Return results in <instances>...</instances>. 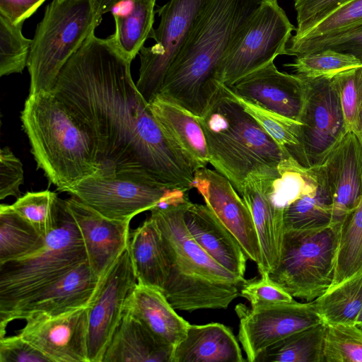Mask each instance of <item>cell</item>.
<instances>
[{
	"mask_svg": "<svg viewBox=\"0 0 362 362\" xmlns=\"http://www.w3.org/2000/svg\"><path fill=\"white\" fill-rule=\"evenodd\" d=\"M358 139L362 146V86H361V90L360 136Z\"/></svg>",
	"mask_w": 362,
	"mask_h": 362,
	"instance_id": "obj_48",
	"label": "cell"
},
{
	"mask_svg": "<svg viewBox=\"0 0 362 362\" xmlns=\"http://www.w3.org/2000/svg\"><path fill=\"white\" fill-rule=\"evenodd\" d=\"M296 27L277 0H263L223 57L218 80L230 87L245 76L286 54Z\"/></svg>",
	"mask_w": 362,
	"mask_h": 362,
	"instance_id": "obj_10",
	"label": "cell"
},
{
	"mask_svg": "<svg viewBox=\"0 0 362 362\" xmlns=\"http://www.w3.org/2000/svg\"><path fill=\"white\" fill-rule=\"evenodd\" d=\"M186 227L197 243L217 263L235 275L244 278L247 257L229 230L206 204H187Z\"/></svg>",
	"mask_w": 362,
	"mask_h": 362,
	"instance_id": "obj_23",
	"label": "cell"
},
{
	"mask_svg": "<svg viewBox=\"0 0 362 362\" xmlns=\"http://www.w3.org/2000/svg\"><path fill=\"white\" fill-rule=\"evenodd\" d=\"M127 8H114L115 33L110 35L119 51L132 62L153 29L156 0H124Z\"/></svg>",
	"mask_w": 362,
	"mask_h": 362,
	"instance_id": "obj_29",
	"label": "cell"
},
{
	"mask_svg": "<svg viewBox=\"0 0 362 362\" xmlns=\"http://www.w3.org/2000/svg\"><path fill=\"white\" fill-rule=\"evenodd\" d=\"M21 119L37 167L59 191L97 175L94 136L53 91L29 95Z\"/></svg>",
	"mask_w": 362,
	"mask_h": 362,
	"instance_id": "obj_4",
	"label": "cell"
},
{
	"mask_svg": "<svg viewBox=\"0 0 362 362\" xmlns=\"http://www.w3.org/2000/svg\"><path fill=\"white\" fill-rule=\"evenodd\" d=\"M303 79H332L351 69L362 67L361 62L351 54L325 49L296 57L284 64Z\"/></svg>",
	"mask_w": 362,
	"mask_h": 362,
	"instance_id": "obj_34",
	"label": "cell"
},
{
	"mask_svg": "<svg viewBox=\"0 0 362 362\" xmlns=\"http://www.w3.org/2000/svg\"><path fill=\"white\" fill-rule=\"evenodd\" d=\"M240 296L246 298L251 308L263 305L290 302L293 300L288 293L272 282L268 277L245 280L242 285Z\"/></svg>",
	"mask_w": 362,
	"mask_h": 362,
	"instance_id": "obj_42",
	"label": "cell"
},
{
	"mask_svg": "<svg viewBox=\"0 0 362 362\" xmlns=\"http://www.w3.org/2000/svg\"><path fill=\"white\" fill-rule=\"evenodd\" d=\"M16 25L0 16V76L22 73L27 66L32 40Z\"/></svg>",
	"mask_w": 362,
	"mask_h": 362,
	"instance_id": "obj_37",
	"label": "cell"
},
{
	"mask_svg": "<svg viewBox=\"0 0 362 362\" xmlns=\"http://www.w3.org/2000/svg\"><path fill=\"white\" fill-rule=\"evenodd\" d=\"M174 350L124 312L102 362H173Z\"/></svg>",
	"mask_w": 362,
	"mask_h": 362,
	"instance_id": "obj_26",
	"label": "cell"
},
{
	"mask_svg": "<svg viewBox=\"0 0 362 362\" xmlns=\"http://www.w3.org/2000/svg\"><path fill=\"white\" fill-rule=\"evenodd\" d=\"M263 0H206L158 95L200 117L216 95L218 72Z\"/></svg>",
	"mask_w": 362,
	"mask_h": 362,
	"instance_id": "obj_2",
	"label": "cell"
},
{
	"mask_svg": "<svg viewBox=\"0 0 362 362\" xmlns=\"http://www.w3.org/2000/svg\"><path fill=\"white\" fill-rule=\"evenodd\" d=\"M303 81V100L299 117L301 146L305 164L311 165L347 132L334 79Z\"/></svg>",
	"mask_w": 362,
	"mask_h": 362,
	"instance_id": "obj_15",
	"label": "cell"
},
{
	"mask_svg": "<svg viewBox=\"0 0 362 362\" xmlns=\"http://www.w3.org/2000/svg\"><path fill=\"white\" fill-rule=\"evenodd\" d=\"M192 188L234 235L247 258L259 265L261 250L251 213L229 180L216 170L201 168L194 173Z\"/></svg>",
	"mask_w": 362,
	"mask_h": 362,
	"instance_id": "obj_17",
	"label": "cell"
},
{
	"mask_svg": "<svg viewBox=\"0 0 362 362\" xmlns=\"http://www.w3.org/2000/svg\"><path fill=\"white\" fill-rule=\"evenodd\" d=\"M23 164L8 147L0 153V199L21 197L20 186L23 183Z\"/></svg>",
	"mask_w": 362,
	"mask_h": 362,
	"instance_id": "obj_43",
	"label": "cell"
},
{
	"mask_svg": "<svg viewBox=\"0 0 362 362\" xmlns=\"http://www.w3.org/2000/svg\"><path fill=\"white\" fill-rule=\"evenodd\" d=\"M355 325L362 329V307L357 316Z\"/></svg>",
	"mask_w": 362,
	"mask_h": 362,
	"instance_id": "obj_49",
	"label": "cell"
},
{
	"mask_svg": "<svg viewBox=\"0 0 362 362\" xmlns=\"http://www.w3.org/2000/svg\"><path fill=\"white\" fill-rule=\"evenodd\" d=\"M189 202L159 205L151 210L168 262L163 293L176 310L227 308L240 296L246 279L221 266L192 238L184 220Z\"/></svg>",
	"mask_w": 362,
	"mask_h": 362,
	"instance_id": "obj_3",
	"label": "cell"
},
{
	"mask_svg": "<svg viewBox=\"0 0 362 362\" xmlns=\"http://www.w3.org/2000/svg\"><path fill=\"white\" fill-rule=\"evenodd\" d=\"M229 88L265 109L299 121L304 81L294 74L279 71L274 61L245 76Z\"/></svg>",
	"mask_w": 362,
	"mask_h": 362,
	"instance_id": "obj_21",
	"label": "cell"
},
{
	"mask_svg": "<svg viewBox=\"0 0 362 362\" xmlns=\"http://www.w3.org/2000/svg\"><path fill=\"white\" fill-rule=\"evenodd\" d=\"M327 329L322 322L296 332L267 347L255 362H324Z\"/></svg>",
	"mask_w": 362,
	"mask_h": 362,
	"instance_id": "obj_31",
	"label": "cell"
},
{
	"mask_svg": "<svg viewBox=\"0 0 362 362\" xmlns=\"http://www.w3.org/2000/svg\"><path fill=\"white\" fill-rule=\"evenodd\" d=\"M124 0H93L95 9L102 16L112 10Z\"/></svg>",
	"mask_w": 362,
	"mask_h": 362,
	"instance_id": "obj_47",
	"label": "cell"
},
{
	"mask_svg": "<svg viewBox=\"0 0 362 362\" xmlns=\"http://www.w3.org/2000/svg\"><path fill=\"white\" fill-rule=\"evenodd\" d=\"M315 163L325 174L332 199V223H342L361 197L362 146L353 132H347Z\"/></svg>",
	"mask_w": 362,
	"mask_h": 362,
	"instance_id": "obj_19",
	"label": "cell"
},
{
	"mask_svg": "<svg viewBox=\"0 0 362 362\" xmlns=\"http://www.w3.org/2000/svg\"><path fill=\"white\" fill-rule=\"evenodd\" d=\"M102 277L93 272L88 262H84L65 274L14 312L9 317L8 323L15 320H23L32 313L57 315L89 306Z\"/></svg>",
	"mask_w": 362,
	"mask_h": 362,
	"instance_id": "obj_22",
	"label": "cell"
},
{
	"mask_svg": "<svg viewBox=\"0 0 362 362\" xmlns=\"http://www.w3.org/2000/svg\"><path fill=\"white\" fill-rule=\"evenodd\" d=\"M88 309L85 306L57 315L29 314L18 334L50 362H89Z\"/></svg>",
	"mask_w": 362,
	"mask_h": 362,
	"instance_id": "obj_16",
	"label": "cell"
},
{
	"mask_svg": "<svg viewBox=\"0 0 362 362\" xmlns=\"http://www.w3.org/2000/svg\"><path fill=\"white\" fill-rule=\"evenodd\" d=\"M274 199L284 209L285 230H313L332 223L333 205L322 167L292 156L281 160L274 177Z\"/></svg>",
	"mask_w": 362,
	"mask_h": 362,
	"instance_id": "obj_11",
	"label": "cell"
},
{
	"mask_svg": "<svg viewBox=\"0 0 362 362\" xmlns=\"http://www.w3.org/2000/svg\"><path fill=\"white\" fill-rule=\"evenodd\" d=\"M325 49L351 54L362 63V25L327 37L289 40L286 55L298 57Z\"/></svg>",
	"mask_w": 362,
	"mask_h": 362,
	"instance_id": "obj_40",
	"label": "cell"
},
{
	"mask_svg": "<svg viewBox=\"0 0 362 362\" xmlns=\"http://www.w3.org/2000/svg\"><path fill=\"white\" fill-rule=\"evenodd\" d=\"M347 0H294L297 27L294 35H299L325 15Z\"/></svg>",
	"mask_w": 362,
	"mask_h": 362,
	"instance_id": "obj_44",
	"label": "cell"
},
{
	"mask_svg": "<svg viewBox=\"0 0 362 362\" xmlns=\"http://www.w3.org/2000/svg\"><path fill=\"white\" fill-rule=\"evenodd\" d=\"M227 87L233 97L276 143L289 156L305 165L301 146V123L243 98Z\"/></svg>",
	"mask_w": 362,
	"mask_h": 362,
	"instance_id": "obj_33",
	"label": "cell"
},
{
	"mask_svg": "<svg viewBox=\"0 0 362 362\" xmlns=\"http://www.w3.org/2000/svg\"><path fill=\"white\" fill-rule=\"evenodd\" d=\"M189 191L119 175L90 176L63 190L106 218L130 222L157 206L189 201Z\"/></svg>",
	"mask_w": 362,
	"mask_h": 362,
	"instance_id": "obj_9",
	"label": "cell"
},
{
	"mask_svg": "<svg viewBox=\"0 0 362 362\" xmlns=\"http://www.w3.org/2000/svg\"><path fill=\"white\" fill-rule=\"evenodd\" d=\"M45 1L0 0V16L13 24H23Z\"/></svg>",
	"mask_w": 362,
	"mask_h": 362,
	"instance_id": "obj_46",
	"label": "cell"
},
{
	"mask_svg": "<svg viewBox=\"0 0 362 362\" xmlns=\"http://www.w3.org/2000/svg\"><path fill=\"white\" fill-rule=\"evenodd\" d=\"M324 362H362V329L356 325H327Z\"/></svg>",
	"mask_w": 362,
	"mask_h": 362,
	"instance_id": "obj_39",
	"label": "cell"
},
{
	"mask_svg": "<svg viewBox=\"0 0 362 362\" xmlns=\"http://www.w3.org/2000/svg\"><path fill=\"white\" fill-rule=\"evenodd\" d=\"M110 36L92 32L62 69L53 92L95 138L97 176L191 189L195 170L163 132Z\"/></svg>",
	"mask_w": 362,
	"mask_h": 362,
	"instance_id": "obj_1",
	"label": "cell"
},
{
	"mask_svg": "<svg viewBox=\"0 0 362 362\" xmlns=\"http://www.w3.org/2000/svg\"><path fill=\"white\" fill-rule=\"evenodd\" d=\"M362 269V193L358 206L342 222L334 281L339 283Z\"/></svg>",
	"mask_w": 362,
	"mask_h": 362,
	"instance_id": "obj_35",
	"label": "cell"
},
{
	"mask_svg": "<svg viewBox=\"0 0 362 362\" xmlns=\"http://www.w3.org/2000/svg\"><path fill=\"white\" fill-rule=\"evenodd\" d=\"M342 223L285 230L281 257L268 278L293 298L312 301L333 284Z\"/></svg>",
	"mask_w": 362,
	"mask_h": 362,
	"instance_id": "obj_8",
	"label": "cell"
},
{
	"mask_svg": "<svg viewBox=\"0 0 362 362\" xmlns=\"http://www.w3.org/2000/svg\"><path fill=\"white\" fill-rule=\"evenodd\" d=\"M205 136L210 162L240 194L252 173L277 168L290 156L221 83L209 106L197 117Z\"/></svg>",
	"mask_w": 362,
	"mask_h": 362,
	"instance_id": "obj_5",
	"label": "cell"
},
{
	"mask_svg": "<svg viewBox=\"0 0 362 362\" xmlns=\"http://www.w3.org/2000/svg\"><path fill=\"white\" fill-rule=\"evenodd\" d=\"M88 262L83 238L66 200L59 198L54 227L37 251L0 264V338L10 316L65 274Z\"/></svg>",
	"mask_w": 362,
	"mask_h": 362,
	"instance_id": "obj_6",
	"label": "cell"
},
{
	"mask_svg": "<svg viewBox=\"0 0 362 362\" xmlns=\"http://www.w3.org/2000/svg\"><path fill=\"white\" fill-rule=\"evenodd\" d=\"M175 310L163 291L139 284L129 294L124 307V312L175 347L185 338L190 325Z\"/></svg>",
	"mask_w": 362,
	"mask_h": 362,
	"instance_id": "obj_25",
	"label": "cell"
},
{
	"mask_svg": "<svg viewBox=\"0 0 362 362\" xmlns=\"http://www.w3.org/2000/svg\"><path fill=\"white\" fill-rule=\"evenodd\" d=\"M102 19L93 0H52L47 6L27 64L29 95L53 91L64 65Z\"/></svg>",
	"mask_w": 362,
	"mask_h": 362,
	"instance_id": "obj_7",
	"label": "cell"
},
{
	"mask_svg": "<svg viewBox=\"0 0 362 362\" xmlns=\"http://www.w3.org/2000/svg\"><path fill=\"white\" fill-rule=\"evenodd\" d=\"M238 341L228 327L218 322L189 325L174 350L173 362H244Z\"/></svg>",
	"mask_w": 362,
	"mask_h": 362,
	"instance_id": "obj_27",
	"label": "cell"
},
{
	"mask_svg": "<svg viewBox=\"0 0 362 362\" xmlns=\"http://www.w3.org/2000/svg\"><path fill=\"white\" fill-rule=\"evenodd\" d=\"M0 362H50L40 351L16 334L0 338Z\"/></svg>",
	"mask_w": 362,
	"mask_h": 362,
	"instance_id": "obj_45",
	"label": "cell"
},
{
	"mask_svg": "<svg viewBox=\"0 0 362 362\" xmlns=\"http://www.w3.org/2000/svg\"><path fill=\"white\" fill-rule=\"evenodd\" d=\"M235 310L240 319L238 337L249 362L270 345L322 322L313 300L293 299L251 308L238 304Z\"/></svg>",
	"mask_w": 362,
	"mask_h": 362,
	"instance_id": "obj_13",
	"label": "cell"
},
{
	"mask_svg": "<svg viewBox=\"0 0 362 362\" xmlns=\"http://www.w3.org/2000/svg\"><path fill=\"white\" fill-rule=\"evenodd\" d=\"M206 0H169L156 9L160 17L149 38L155 40L139 52L137 89L149 103L158 93L165 75L185 42Z\"/></svg>",
	"mask_w": 362,
	"mask_h": 362,
	"instance_id": "obj_12",
	"label": "cell"
},
{
	"mask_svg": "<svg viewBox=\"0 0 362 362\" xmlns=\"http://www.w3.org/2000/svg\"><path fill=\"white\" fill-rule=\"evenodd\" d=\"M58 200L57 194L49 190L29 192L18 197L11 207L45 238L55 226Z\"/></svg>",
	"mask_w": 362,
	"mask_h": 362,
	"instance_id": "obj_36",
	"label": "cell"
},
{
	"mask_svg": "<svg viewBox=\"0 0 362 362\" xmlns=\"http://www.w3.org/2000/svg\"><path fill=\"white\" fill-rule=\"evenodd\" d=\"M129 250L137 284L163 292L168 274V262L160 232L149 216L131 230Z\"/></svg>",
	"mask_w": 362,
	"mask_h": 362,
	"instance_id": "obj_28",
	"label": "cell"
},
{
	"mask_svg": "<svg viewBox=\"0 0 362 362\" xmlns=\"http://www.w3.org/2000/svg\"><path fill=\"white\" fill-rule=\"evenodd\" d=\"M313 303L327 325H355L362 307V269L330 286Z\"/></svg>",
	"mask_w": 362,
	"mask_h": 362,
	"instance_id": "obj_30",
	"label": "cell"
},
{
	"mask_svg": "<svg viewBox=\"0 0 362 362\" xmlns=\"http://www.w3.org/2000/svg\"><path fill=\"white\" fill-rule=\"evenodd\" d=\"M136 284L137 280L127 246L102 277L89 305V362L103 361L105 351L123 317L127 298Z\"/></svg>",
	"mask_w": 362,
	"mask_h": 362,
	"instance_id": "obj_14",
	"label": "cell"
},
{
	"mask_svg": "<svg viewBox=\"0 0 362 362\" xmlns=\"http://www.w3.org/2000/svg\"><path fill=\"white\" fill-rule=\"evenodd\" d=\"M276 168L250 174L240 194L248 207L257 233L261 276L267 278L279 264L285 232L284 209L274 199V175Z\"/></svg>",
	"mask_w": 362,
	"mask_h": 362,
	"instance_id": "obj_18",
	"label": "cell"
},
{
	"mask_svg": "<svg viewBox=\"0 0 362 362\" xmlns=\"http://www.w3.org/2000/svg\"><path fill=\"white\" fill-rule=\"evenodd\" d=\"M333 79L339 90L346 130L353 132L358 139L362 67L345 71Z\"/></svg>",
	"mask_w": 362,
	"mask_h": 362,
	"instance_id": "obj_41",
	"label": "cell"
},
{
	"mask_svg": "<svg viewBox=\"0 0 362 362\" xmlns=\"http://www.w3.org/2000/svg\"><path fill=\"white\" fill-rule=\"evenodd\" d=\"M362 25V0H347L290 40H304L336 35Z\"/></svg>",
	"mask_w": 362,
	"mask_h": 362,
	"instance_id": "obj_38",
	"label": "cell"
},
{
	"mask_svg": "<svg viewBox=\"0 0 362 362\" xmlns=\"http://www.w3.org/2000/svg\"><path fill=\"white\" fill-rule=\"evenodd\" d=\"M45 238L11 205L0 206V264L29 255L43 247Z\"/></svg>",
	"mask_w": 362,
	"mask_h": 362,
	"instance_id": "obj_32",
	"label": "cell"
},
{
	"mask_svg": "<svg viewBox=\"0 0 362 362\" xmlns=\"http://www.w3.org/2000/svg\"><path fill=\"white\" fill-rule=\"evenodd\" d=\"M65 200L81 234L88 264L102 277L127 247L130 221L106 218L72 196Z\"/></svg>",
	"mask_w": 362,
	"mask_h": 362,
	"instance_id": "obj_20",
	"label": "cell"
},
{
	"mask_svg": "<svg viewBox=\"0 0 362 362\" xmlns=\"http://www.w3.org/2000/svg\"><path fill=\"white\" fill-rule=\"evenodd\" d=\"M148 106L163 132L184 154L193 168L197 170L206 167L210 162L209 153L197 117L158 94Z\"/></svg>",
	"mask_w": 362,
	"mask_h": 362,
	"instance_id": "obj_24",
	"label": "cell"
}]
</instances>
